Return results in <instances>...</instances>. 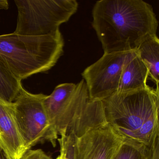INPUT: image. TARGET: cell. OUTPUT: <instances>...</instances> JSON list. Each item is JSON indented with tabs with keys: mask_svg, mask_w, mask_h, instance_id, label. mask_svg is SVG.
<instances>
[{
	"mask_svg": "<svg viewBox=\"0 0 159 159\" xmlns=\"http://www.w3.org/2000/svg\"><path fill=\"white\" fill-rule=\"evenodd\" d=\"M92 15V26L104 53L136 51L157 33L153 8L143 0H100L95 3Z\"/></svg>",
	"mask_w": 159,
	"mask_h": 159,
	"instance_id": "1",
	"label": "cell"
},
{
	"mask_svg": "<svg viewBox=\"0 0 159 159\" xmlns=\"http://www.w3.org/2000/svg\"><path fill=\"white\" fill-rule=\"evenodd\" d=\"M107 123L125 142L143 148L150 158L159 139V88L117 92L102 100Z\"/></svg>",
	"mask_w": 159,
	"mask_h": 159,
	"instance_id": "2",
	"label": "cell"
},
{
	"mask_svg": "<svg viewBox=\"0 0 159 159\" xmlns=\"http://www.w3.org/2000/svg\"><path fill=\"white\" fill-rule=\"evenodd\" d=\"M44 105L51 126L57 135L77 138L94 128L108 125L102 101L92 100L83 79L77 84H58Z\"/></svg>",
	"mask_w": 159,
	"mask_h": 159,
	"instance_id": "3",
	"label": "cell"
},
{
	"mask_svg": "<svg viewBox=\"0 0 159 159\" xmlns=\"http://www.w3.org/2000/svg\"><path fill=\"white\" fill-rule=\"evenodd\" d=\"M64 40L59 29L44 36L0 35V59L22 80L48 71L64 53Z\"/></svg>",
	"mask_w": 159,
	"mask_h": 159,
	"instance_id": "4",
	"label": "cell"
},
{
	"mask_svg": "<svg viewBox=\"0 0 159 159\" xmlns=\"http://www.w3.org/2000/svg\"><path fill=\"white\" fill-rule=\"evenodd\" d=\"M18 11L14 33L44 36L59 29L78 11L76 0H15Z\"/></svg>",
	"mask_w": 159,
	"mask_h": 159,
	"instance_id": "5",
	"label": "cell"
},
{
	"mask_svg": "<svg viewBox=\"0 0 159 159\" xmlns=\"http://www.w3.org/2000/svg\"><path fill=\"white\" fill-rule=\"evenodd\" d=\"M46 96L30 93L23 86L12 104L14 118L28 150L45 142L56 146L58 135L51 126L44 107Z\"/></svg>",
	"mask_w": 159,
	"mask_h": 159,
	"instance_id": "6",
	"label": "cell"
},
{
	"mask_svg": "<svg viewBox=\"0 0 159 159\" xmlns=\"http://www.w3.org/2000/svg\"><path fill=\"white\" fill-rule=\"evenodd\" d=\"M134 51L104 53L84 70L91 100L102 101L117 92L124 66Z\"/></svg>",
	"mask_w": 159,
	"mask_h": 159,
	"instance_id": "7",
	"label": "cell"
},
{
	"mask_svg": "<svg viewBox=\"0 0 159 159\" xmlns=\"http://www.w3.org/2000/svg\"><path fill=\"white\" fill-rule=\"evenodd\" d=\"M124 141L108 125L94 128L77 138V159H112Z\"/></svg>",
	"mask_w": 159,
	"mask_h": 159,
	"instance_id": "8",
	"label": "cell"
},
{
	"mask_svg": "<svg viewBox=\"0 0 159 159\" xmlns=\"http://www.w3.org/2000/svg\"><path fill=\"white\" fill-rule=\"evenodd\" d=\"M12 104L0 100V145L11 159H21L28 150L14 118Z\"/></svg>",
	"mask_w": 159,
	"mask_h": 159,
	"instance_id": "9",
	"label": "cell"
},
{
	"mask_svg": "<svg viewBox=\"0 0 159 159\" xmlns=\"http://www.w3.org/2000/svg\"><path fill=\"white\" fill-rule=\"evenodd\" d=\"M149 72L147 66L135 51L125 63L120 80L118 92H126L146 88Z\"/></svg>",
	"mask_w": 159,
	"mask_h": 159,
	"instance_id": "10",
	"label": "cell"
},
{
	"mask_svg": "<svg viewBox=\"0 0 159 159\" xmlns=\"http://www.w3.org/2000/svg\"><path fill=\"white\" fill-rule=\"evenodd\" d=\"M136 51L148 67L150 78L156 84V87H159V39L157 35L146 39Z\"/></svg>",
	"mask_w": 159,
	"mask_h": 159,
	"instance_id": "11",
	"label": "cell"
},
{
	"mask_svg": "<svg viewBox=\"0 0 159 159\" xmlns=\"http://www.w3.org/2000/svg\"><path fill=\"white\" fill-rule=\"evenodd\" d=\"M21 81L0 59V100L7 104L13 103L23 86Z\"/></svg>",
	"mask_w": 159,
	"mask_h": 159,
	"instance_id": "12",
	"label": "cell"
},
{
	"mask_svg": "<svg viewBox=\"0 0 159 159\" xmlns=\"http://www.w3.org/2000/svg\"><path fill=\"white\" fill-rule=\"evenodd\" d=\"M112 159H149L143 148L124 141Z\"/></svg>",
	"mask_w": 159,
	"mask_h": 159,
	"instance_id": "13",
	"label": "cell"
},
{
	"mask_svg": "<svg viewBox=\"0 0 159 159\" xmlns=\"http://www.w3.org/2000/svg\"><path fill=\"white\" fill-rule=\"evenodd\" d=\"M77 139L75 135L70 134L57 139L60 145L61 159H77Z\"/></svg>",
	"mask_w": 159,
	"mask_h": 159,
	"instance_id": "14",
	"label": "cell"
},
{
	"mask_svg": "<svg viewBox=\"0 0 159 159\" xmlns=\"http://www.w3.org/2000/svg\"><path fill=\"white\" fill-rule=\"evenodd\" d=\"M21 159H53L43 150L38 149L28 151Z\"/></svg>",
	"mask_w": 159,
	"mask_h": 159,
	"instance_id": "15",
	"label": "cell"
},
{
	"mask_svg": "<svg viewBox=\"0 0 159 159\" xmlns=\"http://www.w3.org/2000/svg\"><path fill=\"white\" fill-rule=\"evenodd\" d=\"M149 159H159V139L155 143Z\"/></svg>",
	"mask_w": 159,
	"mask_h": 159,
	"instance_id": "16",
	"label": "cell"
},
{
	"mask_svg": "<svg viewBox=\"0 0 159 159\" xmlns=\"http://www.w3.org/2000/svg\"><path fill=\"white\" fill-rule=\"evenodd\" d=\"M0 159H11L1 145H0Z\"/></svg>",
	"mask_w": 159,
	"mask_h": 159,
	"instance_id": "17",
	"label": "cell"
},
{
	"mask_svg": "<svg viewBox=\"0 0 159 159\" xmlns=\"http://www.w3.org/2000/svg\"><path fill=\"white\" fill-rule=\"evenodd\" d=\"M9 3L7 0H0V10H8Z\"/></svg>",
	"mask_w": 159,
	"mask_h": 159,
	"instance_id": "18",
	"label": "cell"
},
{
	"mask_svg": "<svg viewBox=\"0 0 159 159\" xmlns=\"http://www.w3.org/2000/svg\"><path fill=\"white\" fill-rule=\"evenodd\" d=\"M56 159H61V157H60V155H59V156H58V157H57Z\"/></svg>",
	"mask_w": 159,
	"mask_h": 159,
	"instance_id": "19",
	"label": "cell"
}]
</instances>
